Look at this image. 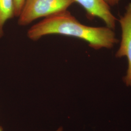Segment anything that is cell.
<instances>
[{"label":"cell","mask_w":131,"mask_h":131,"mask_svg":"<svg viewBox=\"0 0 131 131\" xmlns=\"http://www.w3.org/2000/svg\"><path fill=\"white\" fill-rule=\"evenodd\" d=\"M0 131H3V128H2V127L1 126H0ZM56 131H62V127L59 128Z\"/></svg>","instance_id":"8"},{"label":"cell","mask_w":131,"mask_h":131,"mask_svg":"<svg viewBox=\"0 0 131 131\" xmlns=\"http://www.w3.org/2000/svg\"><path fill=\"white\" fill-rule=\"evenodd\" d=\"M120 0H104V1L109 6H114L117 5Z\"/></svg>","instance_id":"7"},{"label":"cell","mask_w":131,"mask_h":131,"mask_svg":"<svg viewBox=\"0 0 131 131\" xmlns=\"http://www.w3.org/2000/svg\"><path fill=\"white\" fill-rule=\"evenodd\" d=\"M86 12L88 16L103 19L108 28L114 29L116 19L110 11L109 5L104 0H74Z\"/></svg>","instance_id":"4"},{"label":"cell","mask_w":131,"mask_h":131,"mask_svg":"<svg viewBox=\"0 0 131 131\" xmlns=\"http://www.w3.org/2000/svg\"><path fill=\"white\" fill-rule=\"evenodd\" d=\"M60 35L78 38L94 49L111 48L117 42L115 34L108 27H90L81 24L68 10L52 15L29 29L27 36L37 41L44 36Z\"/></svg>","instance_id":"1"},{"label":"cell","mask_w":131,"mask_h":131,"mask_svg":"<svg viewBox=\"0 0 131 131\" xmlns=\"http://www.w3.org/2000/svg\"><path fill=\"white\" fill-rule=\"evenodd\" d=\"M14 17V0H0V38L4 35L6 23Z\"/></svg>","instance_id":"5"},{"label":"cell","mask_w":131,"mask_h":131,"mask_svg":"<svg viewBox=\"0 0 131 131\" xmlns=\"http://www.w3.org/2000/svg\"><path fill=\"white\" fill-rule=\"evenodd\" d=\"M74 3V0H25L18 24L27 26L37 19L67 10Z\"/></svg>","instance_id":"2"},{"label":"cell","mask_w":131,"mask_h":131,"mask_svg":"<svg viewBox=\"0 0 131 131\" xmlns=\"http://www.w3.org/2000/svg\"><path fill=\"white\" fill-rule=\"evenodd\" d=\"M25 0H14L15 17H18Z\"/></svg>","instance_id":"6"},{"label":"cell","mask_w":131,"mask_h":131,"mask_svg":"<svg viewBox=\"0 0 131 131\" xmlns=\"http://www.w3.org/2000/svg\"><path fill=\"white\" fill-rule=\"evenodd\" d=\"M119 23L122 27V41L116 56L126 57L128 67L123 80L127 86H131V3L127 6L126 12L120 19Z\"/></svg>","instance_id":"3"}]
</instances>
